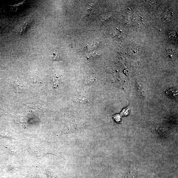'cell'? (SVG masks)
I'll list each match as a JSON object with an SVG mask.
<instances>
[{"label": "cell", "instance_id": "cell-1", "mask_svg": "<svg viewBox=\"0 0 178 178\" xmlns=\"http://www.w3.org/2000/svg\"><path fill=\"white\" fill-rule=\"evenodd\" d=\"M173 12L171 8L166 9L162 15V20L165 23H169L171 20L173 16Z\"/></svg>", "mask_w": 178, "mask_h": 178}, {"label": "cell", "instance_id": "cell-2", "mask_svg": "<svg viewBox=\"0 0 178 178\" xmlns=\"http://www.w3.org/2000/svg\"><path fill=\"white\" fill-rule=\"evenodd\" d=\"M27 81L29 84L34 87H39L41 86L42 85L41 79L38 77H30Z\"/></svg>", "mask_w": 178, "mask_h": 178}, {"label": "cell", "instance_id": "cell-3", "mask_svg": "<svg viewBox=\"0 0 178 178\" xmlns=\"http://www.w3.org/2000/svg\"><path fill=\"white\" fill-rule=\"evenodd\" d=\"M13 87L15 91L18 94L24 93L26 91V89L24 86L21 85L16 81H14L13 83Z\"/></svg>", "mask_w": 178, "mask_h": 178}, {"label": "cell", "instance_id": "cell-4", "mask_svg": "<svg viewBox=\"0 0 178 178\" xmlns=\"http://www.w3.org/2000/svg\"><path fill=\"white\" fill-rule=\"evenodd\" d=\"M166 56L169 59H174L176 56L177 53L174 49L171 47H168L166 49Z\"/></svg>", "mask_w": 178, "mask_h": 178}, {"label": "cell", "instance_id": "cell-5", "mask_svg": "<svg viewBox=\"0 0 178 178\" xmlns=\"http://www.w3.org/2000/svg\"><path fill=\"white\" fill-rule=\"evenodd\" d=\"M167 95L172 99H176L177 98V93L176 91L171 89L169 90L166 92Z\"/></svg>", "mask_w": 178, "mask_h": 178}, {"label": "cell", "instance_id": "cell-6", "mask_svg": "<svg viewBox=\"0 0 178 178\" xmlns=\"http://www.w3.org/2000/svg\"><path fill=\"white\" fill-rule=\"evenodd\" d=\"M51 59L53 61H61V57L60 55L55 53H51Z\"/></svg>", "mask_w": 178, "mask_h": 178}, {"label": "cell", "instance_id": "cell-7", "mask_svg": "<svg viewBox=\"0 0 178 178\" xmlns=\"http://www.w3.org/2000/svg\"><path fill=\"white\" fill-rule=\"evenodd\" d=\"M169 38L171 40H177V34L175 31H172L169 34Z\"/></svg>", "mask_w": 178, "mask_h": 178}, {"label": "cell", "instance_id": "cell-8", "mask_svg": "<svg viewBox=\"0 0 178 178\" xmlns=\"http://www.w3.org/2000/svg\"><path fill=\"white\" fill-rule=\"evenodd\" d=\"M75 101L77 103H85L87 102V100L86 98L85 97H78L74 99Z\"/></svg>", "mask_w": 178, "mask_h": 178}, {"label": "cell", "instance_id": "cell-9", "mask_svg": "<svg viewBox=\"0 0 178 178\" xmlns=\"http://www.w3.org/2000/svg\"><path fill=\"white\" fill-rule=\"evenodd\" d=\"M96 78L95 77L93 76H90L86 81V83L88 84H91L94 82L95 81Z\"/></svg>", "mask_w": 178, "mask_h": 178}, {"label": "cell", "instance_id": "cell-10", "mask_svg": "<svg viewBox=\"0 0 178 178\" xmlns=\"http://www.w3.org/2000/svg\"><path fill=\"white\" fill-rule=\"evenodd\" d=\"M0 23H1V22H0ZM1 23H0V25H1Z\"/></svg>", "mask_w": 178, "mask_h": 178}]
</instances>
